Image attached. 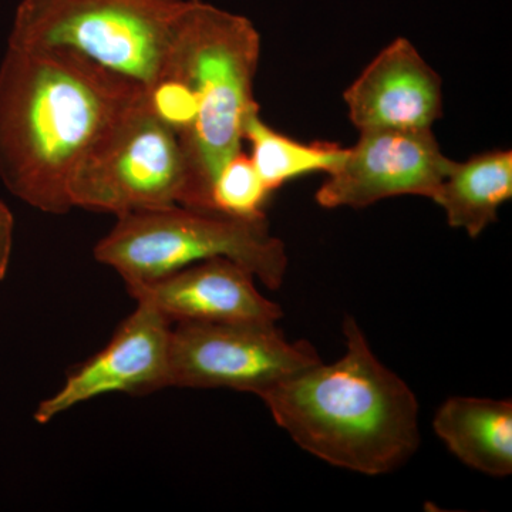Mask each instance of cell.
Returning <instances> with one entry per match:
<instances>
[{
    "instance_id": "12",
    "label": "cell",
    "mask_w": 512,
    "mask_h": 512,
    "mask_svg": "<svg viewBox=\"0 0 512 512\" xmlns=\"http://www.w3.org/2000/svg\"><path fill=\"white\" fill-rule=\"evenodd\" d=\"M433 430L447 450L471 470L495 478L511 476V400L450 397L434 414Z\"/></svg>"
},
{
    "instance_id": "3",
    "label": "cell",
    "mask_w": 512,
    "mask_h": 512,
    "mask_svg": "<svg viewBox=\"0 0 512 512\" xmlns=\"http://www.w3.org/2000/svg\"><path fill=\"white\" fill-rule=\"evenodd\" d=\"M259 57L261 35L251 20L204 0H185L161 73L184 80L197 101L194 124L181 138L188 171L184 207L212 211L215 178L244 151L245 121L259 109Z\"/></svg>"
},
{
    "instance_id": "6",
    "label": "cell",
    "mask_w": 512,
    "mask_h": 512,
    "mask_svg": "<svg viewBox=\"0 0 512 512\" xmlns=\"http://www.w3.org/2000/svg\"><path fill=\"white\" fill-rule=\"evenodd\" d=\"M187 191L180 137L151 111L146 93L90 148L69 185L73 208L116 218L184 205Z\"/></svg>"
},
{
    "instance_id": "11",
    "label": "cell",
    "mask_w": 512,
    "mask_h": 512,
    "mask_svg": "<svg viewBox=\"0 0 512 512\" xmlns=\"http://www.w3.org/2000/svg\"><path fill=\"white\" fill-rule=\"evenodd\" d=\"M255 276L227 258L187 266L144 284L126 286L136 302L147 303L171 323H278L281 306L265 298Z\"/></svg>"
},
{
    "instance_id": "4",
    "label": "cell",
    "mask_w": 512,
    "mask_h": 512,
    "mask_svg": "<svg viewBox=\"0 0 512 512\" xmlns=\"http://www.w3.org/2000/svg\"><path fill=\"white\" fill-rule=\"evenodd\" d=\"M93 255L114 269L126 286L154 281L208 259L227 258L248 269L266 288L278 291L289 264L285 244L269 232L266 215L234 217L184 205L117 217Z\"/></svg>"
},
{
    "instance_id": "1",
    "label": "cell",
    "mask_w": 512,
    "mask_h": 512,
    "mask_svg": "<svg viewBox=\"0 0 512 512\" xmlns=\"http://www.w3.org/2000/svg\"><path fill=\"white\" fill-rule=\"evenodd\" d=\"M143 94L70 50L8 46L0 63V181L37 211L73 210L74 171Z\"/></svg>"
},
{
    "instance_id": "15",
    "label": "cell",
    "mask_w": 512,
    "mask_h": 512,
    "mask_svg": "<svg viewBox=\"0 0 512 512\" xmlns=\"http://www.w3.org/2000/svg\"><path fill=\"white\" fill-rule=\"evenodd\" d=\"M269 192L244 151L221 168L211 188V210L234 217H264Z\"/></svg>"
},
{
    "instance_id": "16",
    "label": "cell",
    "mask_w": 512,
    "mask_h": 512,
    "mask_svg": "<svg viewBox=\"0 0 512 512\" xmlns=\"http://www.w3.org/2000/svg\"><path fill=\"white\" fill-rule=\"evenodd\" d=\"M15 217L6 202L0 200V282L6 278L12 258Z\"/></svg>"
},
{
    "instance_id": "5",
    "label": "cell",
    "mask_w": 512,
    "mask_h": 512,
    "mask_svg": "<svg viewBox=\"0 0 512 512\" xmlns=\"http://www.w3.org/2000/svg\"><path fill=\"white\" fill-rule=\"evenodd\" d=\"M185 0H20L8 46L70 50L136 83L163 73Z\"/></svg>"
},
{
    "instance_id": "7",
    "label": "cell",
    "mask_w": 512,
    "mask_h": 512,
    "mask_svg": "<svg viewBox=\"0 0 512 512\" xmlns=\"http://www.w3.org/2000/svg\"><path fill=\"white\" fill-rule=\"evenodd\" d=\"M306 340H289L278 323H174L168 387L231 389L261 399L320 362Z\"/></svg>"
},
{
    "instance_id": "8",
    "label": "cell",
    "mask_w": 512,
    "mask_h": 512,
    "mask_svg": "<svg viewBox=\"0 0 512 512\" xmlns=\"http://www.w3.org/2000/svg\"><path fill=\"white\" fill-rule=\"evenodd\" d=\"M338 170L316 191L326 210L362 208L402 195L433 201L456 161L444 156L431 128L359 131Z\"/></svg>"
},
{
    "instance_id": "2",
    "label": "cell",
    "mask_w": 512,
    "mask_h": 512,
    "mask_svg": "<svg viewBox=\"0 0 512 512\" xmlns=\"http://www.w3.org/2000/svg\"><path fill=\"white\" fill-rule=\"evenodd\" d=\"M345 353L306 367L261 397L299 447L330 466L384 476L420 447V404L373 352L353 316L343 320Z\"/></svg>"
},
{
    "instance_id": "9",
    "label": "cell",
    "mask_w": 512,
    "mask_h": 512,
    "mask_svg": "<svg viewBox=\"0 0 512 512\" xmlns=\"http://www.w3.org/2000/svg\"><path fill=\"white\" fill-rule=\"evenodd\" d=\"M171 330L173 323L163 313L137 302L110 342L70 372L63 386L37 406V423H49L104 394H148L168 387Z\"/></svg>"
},
{
    "instance_id": "14",
    "label": "cell",
    "mask_w": 512,
    "mask_h": 512,
    "mask_svg": "<svg viewBox=\"0 0 512 512\" xmlns=\"http://www.w3.org/2000/svg\"><path fill=\"white\" fill-rule=\"evenodd\" d=\"M244 141L251 148L248 156L256 173L269 192L302 175L333 173L348 153V148L338 144H305L286 137L262 120L259 109L252 111L245 121Z\"/></svg>"
},
{
    "instance_id": "10",
    "label": "cell",
    "mask_w": 512,
    "mask_h": 512,
    "mask_svg": "<svg viewBox=\"0 0 512 512\" xmlns=\"http://www.w3.org/2000/svg\"><path fill=\"white\" fill-rule=\"evenodd\" d=\"M359 131L426 130L443 116V84L406 37H397L343 93Z\"/></svg>"
},
{
    "instance_id": "13",
    "label": "cell",
    "mask_w": 512,
    "mask_h": 512,
    "mask_svg": "<svg viewBox=\"0 0 512 512\" xmlns=\"http://www.w3.org/2000/svg\"><path fill=\"white\" fill-rule=\"evenodd\" d=\"M512 198V153L493 150L454 164L433 201L444 211L451 228L470 238L494 224L498 211Z\"/></svg>"
}]
</instances>
